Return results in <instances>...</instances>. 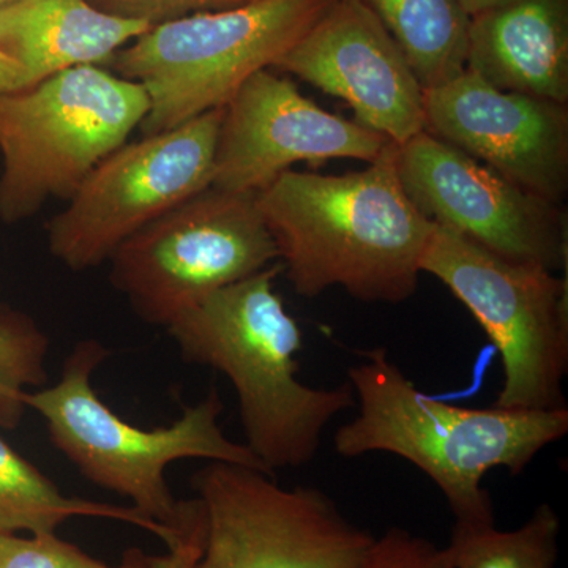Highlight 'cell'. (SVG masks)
Returning a JSON list of instances; mask_svg holds the SVG:
<instances>
[{"mask_svg":"<svg viewBox=\"0 0 568 568\" xmlns=\"http://www.w3.org/2000/svg\"><path fill=\"white\" fill-rule=\"evenodd\" d=\"M387 138L323 110L271 69L254 73L224 106L213 189L260 193L295 163L332 159L373 163Z\"/></svg>","mask_w":568,"mask_h":568,"instance_id":"cell-12","label":"cell"},{"mask_svg":"<svg viewBox=\"0 0 568 568\" xmlns=\"http://www.w3.org/2000/svg\"><path fill=\"white\" fill-rule=\"evenodd\" d=\"M362 568H452L447 548L409 530L392 528L375 538Z\"/></svg>","mask_w":568,"mask_h":568,"instance_id":"cell-22","label":"cell"},{"mask_svg":"<svg viewBox=\"0 0 568 568\" xmlns=\"http://www.w3.org/2000/svg\"><path fill=\"white\" fill-rule=\"evenodd\" d=\"M361 357L347 372L358 414L336 429V454L406 459L439 488L458 525L495 523L491 496L481 485L489 470L503 467L519 476L568 433V407L454 406L418 390L384 347Z\"/></svg>","mask_w":568,"mask_h":568,"instance_id":"cell-2","label":"cell"},{"mask_svg":"<svg viewBox=\"0 0 568 568\" xmlns=\"http://www.w3.org/2000/svg\"><path fill=\"white\" fill-rule=\"evenodd\" d=\"M332 0H253L152 26L111 59L149 97L142 136L226 106L257 71L272 69Z\"/></svg>","mask_w":568,"mask_h":568,"instance_id":"cell-5","label":"cell"},{"mask_svg":"<svg viewBox=\"0 0 568 568\" xmlns=\"http://www.w3.org/2000/svg\"><path fill=\"white\" fill-rule=\"evenodd\" d=\"M398 44L422 88L466 70L469 13L459 0H361Z\"/></svg>","mask_w":568,"mask_h":568,"instance_id":"cell-18","label":"cell"},{"mask_svg":"<svg viewBox=\"0 0 568 568\" xmlns=\"http://www.w3.org/2000/svg\"><path fill=\"white\" fill-rule=\"evenodd\" d=\"M193 487L205 514L196 568H362L376 538L321 489L252 467L209 462Z\"/></svg>","mask_w":568,"mask_h":568,"instance_id":"cell-10","label":"cell"},{"mask_svg":"<svg viewBox=\"0 0 568 568\" xmlns=\"http://www.w3.org/2000/svg\"><path fill=\"white\" fill-rule=\"evenodd\" d=\"M420 268L469 310L499 353L504 383L493 406L566 409L567 274L504 260L437 224Z\"/></svg>","mask_w":568,"mask_h":568,"instance_id":"cell-7","label":"cell"},{"mask_svg":"<svg viewBox=\"0 0 568 568\" xmlns=\"http://www.w3.org/2000/svg\"><path fill=\"white\" fill-rule=\"evenodd\" d=\"M22 70L10 55L0 50V93L21 91Z\"/></svg>","mask_w":568,"mask_h":568,"instance_id":"cell-24","label":"cell"},{"mask_svg":"<svg viewBox=\"0 0 568 568\" xmlns=\"http://www.w3.org/2000/svg\"><path fill=\"white\" fill-rule=\"evenodd\" d=\"M88 2L115 17L156 26L189 17V14L203 13V11L234 9L253 0H88Z\"/></svg>","mask_w":568,"mask_h":568,"instance_id":"cell-23","label":"cell"},{"mask_svg":"<svg viewBox=\"0 0 568 568\" xmlns=\"http://www.w3.org/2000/svg\"><path fill=\"white\" fill-rule=\"evenodd\" d=\"M223 112L125 142L97 164L48 224L52 256L74 272L99 267L123 242L207 190Z\"/></svg>","mask_w":568,"mask_h":568,"instance_id":"cell-9","label":"cell"},{"mask_svg":"<svg viewBox=\"0 0 568 568\" xmlns=\"http://www.w3.org/2000/svg\"><path fill=\"white\" fill-rule=\"evenodd\" d=\"M459 2L463 3L469 17H474V14L480 13V11L503 6V3L508 2V0H459Z\"/></svg>","mask_w":568,"mask_h":568,"instance_id":"cell-25","label":"cell"},{"mask_svg":"<svg viewBox=\"0 0 568 568\" xmlns=\"http://www.w3.org/2000/svg\"><path fill=\"white\" fill-rule=\"evenodd\" d=\"M148 112L142 85L100 65L0 93V220L31 219L50 197L69 201Z\"/></svg>","mask_w":568,"mask_h":568,"instance_id":"cell-6","label":"cell"},{"mask_svg":"<svg viewBox=\"0 0 568 568\" xmlns=\"http://www.w3.org/2000/svg\"><path fill=\"white\" fill-rule=\"evenodd\" d=\"M151 556L132 548L118 566L92 558L55 534H0V568H149Z\"/></svg>","mask_w":568,"mask_h":568,"instance_id":"cell-21","label":"cell"},{"mask_svg":"<svg viewBox=\"0 0 568 568\" xmlns=\"http://www.w3.org/2000/svg\"><path fill=\"white\" fill-rule=\"evenodd\" d=\"M111 283L140 320L168 327L224 286L278 263L256 193L209 186L123 242Z\"/></svg>","mask_w":568,"mask_h":568,"instance_id":"cell-8","label":"cell"},{"mask_svg":"<svg viewBox=\"0 0 568 568\" xmlns=\"http://www.w3.org/2000/svg\"><path fill=\"white\" fill-rule=\"evenodd\" d=\"M276 263L186 310L168 334L183 361L223 373L239 399L245 446L268 473L312 463L325 428L353 409L349 383L306 386L298 377L302 331L275 293Z\"/></svg>","mask_w":568,"mask_h":568,"instance_id":"cell-3","label":"cell"},{"mask_svg":"<svg viewBox=\"0 0 568 568\" xmlns=\"http://www.w3.org/2000/svg\"><path fill=\"white\" fill-rule=\"evenodd\" d=\"M71 518H102L153 534L171 547L179 530L144 517L136 508L63 495L50 477L0 436V534H55Z\"/></svg>","mask_w":568,"mask_h":568,"instance_id":"cell-17","label":"cell"},{"mask_svg":"<svg viewBox=\"0 0 568 568\" xmlns=\"http://www.w3.org/2000/svg\"><path fill=\"white\" fill-rule=\"evenodd\" d=\"M395 166L409 200L437 226L504 260L567 271L562 205L519 189L428 132L395 144Z\"/></svg>","mask_w":568,"mask_h":568,"instance_id":"cell-11","label":"cell"},{"mask_svg":"<svg viewBox=\"0 0 568 568\" xmlns=\"http://www.w3.org/2000/svg\"><path fill=\"white\" fill-rule=\"evenodd\" d=\"M425 132L519 189L562 205L568 190L567 104L499 91L470 71L424 89Z\"/></svg>","mask_w":568,"mask_h":568,"instance_id":"cell-13","label":"cell"},{"mask_svg":"<svg viewBox=\"0 0 568 568\" xmlns=\"http://www.w3.org/2000/svg\"><path fill=\"white\" fill-rule=\"evenodd\" d=\"M50 338L31 316L0 306V429H14L24 417V395L48 379Z\"/></svg>","mask_w":568,"mask_h":568,"instance_id":"cell-20","label":"cell"},{"mask_svg":"<svg viewBox=\"0 0 568 568\" xmlns=\"http://www.w3.org/2000/svg\"><path fill=\"white\" fill-rule=\"evenodd\" d=\"M272 69L342 99L355 122L395 144L425 132L424 88L361 0H332Z\"/></svg>","mask_w":568,"mask_h":568,"instance_id":"cell-14","label":"cell"},{"mask_svg":"<svg viewBox=\"0 0 568 568\" xmlns=\"http://www.w3.org/2000/svg\"><path fill=\"white\" fill-rule=\"evenodd\" d=\"M256 204L302 297L338 286L365 304L398 305L416 294L436 224L403 189L395 142L354 173L284 171Z\"/></svg>","mask_w":568,"mask_h":568,"instance_id":"cell-1","label":"cell"},{"mask_svg":"<svg viewBox=\"0 0 568 568\" xmlns=\"http://www.w3.org/2000/svg\"><path fill=\"white\" fill-rule=\"evenodd\" d=\"M466 70L499 91L568 103V0H508L470 17Z\"/></svg>","mask_w":568,"mask_h":568,"instance_id":"cell-15","label":"cell"},{"mask_svg":"<svg viewBox=\"0 0 568 568\" xmlns=\"http://www.w3.org/2000/svg\"><path fill=\"white\" fill-rule=\"evenodd\" d=\"M10 2H14V0H0V7L7 6Z\"/></svg>","mask_w":568,"mask_h":568,"instance_id":"cell-26","label":"cell"},{"mask_svg":"<svg viewBox=\"0 0 568 568\" xmlns=\"http://www.w3.org/2000/svg\"><path fill=\"white\" fill-rule=\"evenodd\" d=\"M559 534V515L549 504H540L514 530L497 529L496 523H455L446 548L452 568H555Z\"/></svg>","mask_w":568,"mask_h":568,"instance_id":"cell-19","label":"cell"},{"mask_svg":"<svg viewBox=\"0 0 568 568\" xmlns=\"http://www.w3.org/2000/svg\"><path fill=\"white\" fill-rule=\"evenodd\" d=\"M151 28L88 0H14L0 7V50L21 67L28 89L74 67L111 62Z\"/></svg>","mask_w":568,"mask_h":568,"instance_id":"cell-16","label":"cell"},{"mask_svg":"<svg viewBox=\"0 0 568 568\" xmlns=\"http://www.w3.org/2000/svg\"><path fill=\"white\" fill-rule=\"evenodd\" d=\"M108 355L97 339H81L54 386L24 395L26 407L47 422L52 446L91 484L125 497L144 517L175 529L179 500L168 485L166 469L179 459L231 463L274 476L245 444L224 435V405L215 388L163 428H140L112 413L92 386L93 373Z\"/></svg>","mask_w":568,"mask_h":568,"instance_id":"cell-4","label":"cell"}]
</instances>
